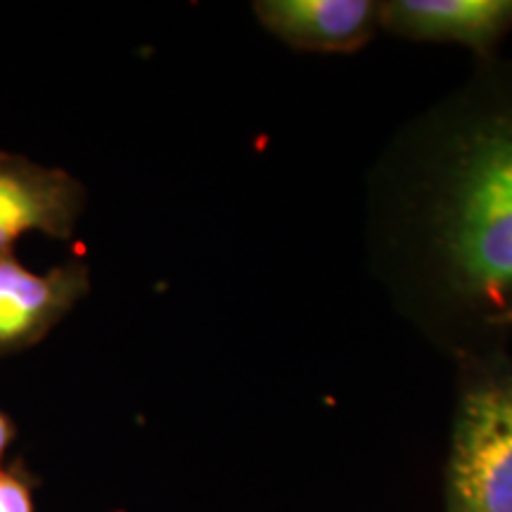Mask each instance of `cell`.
<instances>
[{
    "mask_svg": "<svg viewBox=\"0 0 512 512\" xmlns=\"http://www.w3.org/2000/svg\"><path fill=\"white\" fill-rule=\"evenodd\" d=\"M384 283L458 358L501 349L512 304V60L486 57L413 121L375 178Z\"/></svg>",
    "mask_w": 512,
    "mask_h": 512,
    "instance_id": "cell-1",
    "label": "cell"
},
{
    "mask_svg": "<svg viewBox=\"0 0 512 512\" xmlns=\"http://www.w3.org/2000/svg\"><path fill=\"white\" fill-rule=\"evenodd\" d=\"M444 477V512H512V361L465 356Z\"/></svg>",
    "mask_w": 512,
    "mask_h": 512,
    "instance_id": "cell-2",
    "label": "cell"
},
{
    "mask_svg": "<svg viewBox=\"0 0 512 512\" xmlns=\"http://www.w3.org/2000/svg\"><path fill=\"white\" fill-rule=\"evenodd\" d=\"M91 290L81 259L46 273L29 271L17 256L0 252V356L34 347Z\"/></svg>",
    "mask_w": 512,
    "mask_h": 512,
    "instance_id": "cell-3",
    "label": "cell"
},
{
    "mask_svg": "<svg viewBox=\"0 0 512 512\" xmlns=\"http://www.w3.org/2000/svg\"><path fill=\"white\" fill-rule=\"evenodd\" d=\"M86 204V190L62 169L0 152V252H10L27 233L72 240Z\"/></svg>",
    "mask_w": 512,
    "mask_h": 512,
    "instance_id": "cell-4",
    "label": "cell"
},
{
    "mask_svg": "<svg viewBox=\"0 0 512 512\" xmlns=\"http://www.w3.org/2000/svg\"><path fill=\"white\" fill-rule=\"evenodd\" d=\"M380 29L411 41H446L494 57L512 31V0H389L380 3Z\"/></svg>",
    "mask_w": 512,
    "mask_h": 512,
    "instance_id": "cell-5",
    "label": "cell"
},
{
    "mask_svg": "<svg viewBox=\"0 0 512 512\" xmlns=\"http://www.w3.org/2000/svg\"><path fill=\"white\" fill-rule=\"evenodd\" d=\"M254 15L268 34L309 53H351L380 29L373 0H259Z\"/></svg>",
    "mask_w": 512,
    "mask_h": 512,
    "instance_id": "cell-6",
    "label": "cell"
},
{
    "mask_svg": "<svg viewBox=\"0 0 512 512\" xmlns=\"http://www.w3.org/2000/svg\"><path fill=\"white\" fill-rule=\"evenodd\" d=\"M38 477L22 458L0 467V512H36Z\"/></svg>",
    "mask_w": 512,
    "mask_h": 512,
    "instance_id": "cell-7",
    "label": "cell"
},
{
    "mask_svg": "<svg viewBox=\"0 0 512 512\" xmlns=\"http://www.w3.org/2000/svg\"><path fill=\"white\" fill-rule=\"evenodd\" d=\"M15 437H17V425L12 422L10 415L0 408V463H3L5 453H8V448L12 446Z\"/></svg>",
    "mask_w": 512,
    "mask_h": 512,
    "instance_id": "cell-8",
    "label": "cell"
},
{
    "mask_svg": "<svg viewBox=\"0 0 512 512\" xmlns=\"http://www.w3.org/2000/svg\"><path fill=\"white\" fill-rule=\"evenodd\" d=\"M508 330H512V304H510V309L503 313V318H501V332L505 335V332Z\"/></svg>",
    "mask_w": 512,
    "mask_h": 512,
    "instance_id": "cell-9",
    "label": "cell"
}]
</instances>
